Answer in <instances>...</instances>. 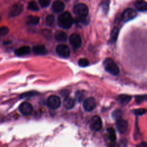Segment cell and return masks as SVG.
I'll return each mask as SVG.
<instances>
[{
	"mask_svg": "<svg viewBox=\"0 0 147 147\" xmlns=\"http://www.w3.org/2000/svg\"><path fill=\"white\" fill-rule=\"evenodd\" d=\"M103 66L105 70L113 75H116L119 72L118 67L111 59H106L103 62Z\"/></svg>",
	"mask_w": 147,
	"mask_h": 147,
	"instance_id": "obj_2",
	"label": "cell"
},
{
	"mask_svg": "<svg viewBox=\"0 0 147 147\" xmlns=\"http://www.w3.org/2000/svg\"><path fill=\"white\" fill-rule=\"evenodd\" d=\"M119 33V28L118 27H114V29H113L111 35H110V42L111 43H114L116 41L118 35Z\"/></svg>",
	"mask_w": 147,
	"mask_h": 147,
	"instance_id": "obj_20",
	"label": "cell"
},
{
	"mask_svg": "<svg viewBox=\"0 0 147 147\" xmlns=\"http://www.w3.org/2000/svg\"><path fill=\"white\" fill-rule=\"evenodd\" d=\"M65 7L64 3L63 2L60 1H56L53 2L52 9L53 11L56 13H59L61 12Z\"/></svg>",
	"mask_w": 147,
	"mask_h": 147,
	"instance_id": "obj_13",
	"label": "cell"
},
{
	"mask_svg": "<svg viewBox=\"0 0 147 147\" xmlns=\"http://www.w3.org/2000/svg\"><path fill=\"white\" fill-rule=\"evenodd\" d=\"M78 64L79 66L82 67H85L88 65L89 64V61L88 60L86 59V58H82L80 59L78 61Z\"/></svg>",
	"mask_w": 147,
	"mask_h": 147,
	"instance_id": "obj_26",
	"label": "cell"
},
{
	"mask_svg": "<svg viewBox=\"0 0 147 147\" xmlns=\"http://www.w3.org/2000/svg\"><path fill=\"white\" fill-rule=\"evenodd\" d=\"M133 112L136 115H141L145 114L146 112V109H143V108H142V109H138L134 110L133 111Z\"/></svg>",
	"mask_w": 147,
	"mask_h": 147,
	"instance_id": "obj_28",
	"label": "cell"
},
{
	"mask_svg": "<svg viewBox=\"0 0 147 147\" xmlns=\"http://www.w3.org/2000/svg\"><path fill=\"white\" fill-rule=\"evenodd\" d=\"M30 48L29 46H22L15 50V53L18 56H24L29 54Z\"/></svg>",
	"mask_w": 147,
	"mask_h": 147,
	"instance_id": "obj_15",
	"label": "cell"
},
{
	"mask_svg": "<svg viewBox=\"0 0 147 147\" xmlns=\"http://www.w3.org/2000/svg\"><path fill=\"white\" fill-rule=\"evenodd\" d=\"M116 126L119 133H124L126 132V131L127 129L128 124H127V122L126 120L123 119L121 118L118 119H117Z\"/></svg>",
	"mask_w": 147,
	"mask_h": 147,
	"instance_id": "obj_12",
	"label": "cell"
},
{
	"mask_svg": "<svg viewBox=\"0 0 147 147\" xmlns=\"http://www.w3.org/2000/svg\"><path fill=\"white\" fill-rule=\"evenodd\" d=\"M102 126V122L99 116H94L90 122V127L94 131L99 130Z\"/></svg>",
	"mask_w": 147,
	"mask_h": 147,
	"instance_id": "obj_7",
	"label": "cell"
},
{
	"mask_svg": "<svg viewBox=\"0 0 147 147\" xmlns=\"http://www.w3.org/2000/svg\"><path fill=\"white\" fill-rule=\"evenodd\" d=\"M55 21V17L52 14H49L46 17L45 22L47 25L51 26L53 24V22Z\"/></svg>",
	"mask_w": 147,
	"mask_h": 147,
	"instance_id": "obj_24",
	"label": "cell"
},
{
	"mask_svg": "<svg viewBox=\"0 0 147 147\" xmlns=\"http://www.w3.org/2000/svg\"><path fill=\"white\" fill-rule=\"evenodd\" d=\"M28 9L33 11H37L38 10V7L37 3L34 1H31L28 3Z\"/></svg>",
	"mask_w": 147,
	"mask_h": 147,
	"instance_id": "obj_25",
	"label": "cell"
},
{
	"mask_svg": "<svg viewBox=\"0 0 147 147\" xmlns=\"http://www.w3.org/2000/svg\"><path fill=\"white\" fill-rule=\"evenodd\" d=\"M37 93L35 91H30V92H27L24 94H22L20 95V98H29L35 95H36Z\"/></svg>",
	"mask_w": 147,
	"mask_h": 147,
	"instance_id": "obj_27",
	"label": "cell"
},
{
	"mask_svg": "<svg viewBox=\"0 0 147 147\" xmlns=\"http://www.w3.org/2000/svg\"><path fill=\"white\" fill-rule=\"evenodd\" d=\"M135 7L139 11H146L147 10V2L144 1H137L135 3Z\"/></svg>",
	"mask_w": 147,
	"mask_h": 147,
	"instance_id": "obj_18",
	"label": "cell"
},
{
	"mask_svg": "<svg viewBox=\"0 0 147 147\" xmlns=\"http://www.w3.org/2000/svg\"><path fill=\"white\" fill-rule=\"evenodd\" d=\"M137 147H147V142H143L140 144Z\"/></svg>",
	"mask_w": 147,
	"mask_h": 147,
	"instance_id": "obj_33",
	"label": "cell"
},
{
	"mask_svg": "<svg viewBox=\"0 0 147 147\" xmlns=\"http://www.w3.org/2000/svg\"><path fill=\"white\" fill-rule=\"evenodd\" d=\"M107 131H108L109 138H110V140L113 142L115 141V140L117 138V137H116V134H115V131L114 129L112 127H110L107 129Z\"/></svg>",
	"mask_w": 147,
	"mask_h": 147,
	"instance_id": "obj_23",
	"label": "cell"
},
{
	"mask_svg": "<svg viewBox=\"0 0 147 147\" xmlns=\"http://www.w3.org/2000/svg\"><path fill=\"white\" fill-rule=\"evenodd\" d=\"M56 52L60 56L64 58L68 57L71 53L69 48L64 44L58 45L56 48Z\"/></svg>",
	"mask_w": 147,
	"mask_h": 147,
	"instance_id": "obj_6",
	"label": "cell"
},
{
	"mask_svg": "<svg viewBox=\"0 0 147 147\" xmlns=\"http://www.w3.org/2000/svg\"><path fill=\"white\" fill-rule=\"evenodd\" d=\"M83 106L86 111H91L95 109L96 106V102L93 98H88L84 100Z\"/></svg>",
	"mask_w": 147,
	"mask_h": 147,
	"instance_id": "obj_11",
	"label": "cell"
},
{
	"mask_svg": "<svg viewBox=\"0 0 147 147\" xmlns=\"http://www.w3.org/2000/svg\"><path fill=\"white\" fill-rule=\"evenodd\" d=\"M38 2L41 6L42 7H46L48 6L50 3V1L49 0H40Z\"/></svg>",
	"mask_w": 147,
	"mask_h": 147,
	"instance_id": "obj_31",
	"label": "cell"
},
{
	"mask_svg": "<svg viewBox=\"0 0 147 147\" xmlns=\"http://www.w3.org/2000/svg\"><path fill=\"white\" fill-rule=\"evenodd\" d=\"M75 21L78 23H81L82 24L86 25L89 22V18L88 16H83V17L77 16L75 18Z\"/></svg>",
	"mask_w": 147,
	"mask_h": 147,
	"instance_id": "obj_22",
	"label": "cell"
},
{
	"mask_svg": "<svg viewBox=\"0 0 147 147\" xmlns=\"http://www.w3.org/2000/svg\"><path fill=\"white\" fill-rule=\"evenodd\" d=\"M69 42L74 49H78L82 45V38L80 36L76 34L73 33L69 37Z\"/></svg>",
	"mask_w": 147,
	"mask_h": 147,
	"instance_id": "obj_8",
	"label": "cell"
},
{
	"mask_svg": "<svg viewBox=\"0 0 147 147\" xmlns=\"http://www.w3.org/2000/svg\"><path fill=\"white\" fill-rule=\"evenodd\" d=\"M57 22L61 28L63 29H69L72 26L74 23V19L70 13L65 11L59 16Z\"/></svg>",
	"mask_w": 147,
	"mask_h": 147,
	"instance_id": "obj_1",
	"label": "cell"
},
{
	"mask_svg": "<svg viewBox=\"0 0 147 147\" xmlns=\"http://www.w3.org/2000/svg\"><path fill=\"white\" fill-rule=\"evenodd\" d=\"M55 38L59 42H65L67 41V35L63 31H57L55 34Z\"/></svg>",
	"mask_w": 147,
	"mask_h": 147,
	"instance_id": "obj_17",
	"label": "cell"
},
{
	"mask_svg": "<svg viewBox=\"0 0 147 147\" xmlns=\"http://www.w3.org/2000/svg\"><path fill=\"white\" fill-rule=\"evenodd\" d=\"M73 11L77 16H87L88 13V8L87 6L84 3H78L74 6Z\"/></svg>",
	"mask_w": 147,
	"mask_h": 147,
	"instance_id": "obj_3",
	"label": "cell"
},
{
	"mask_svg": "<svg viewBox=\"0 0 147 147\" xmlns=\"http://www.w3.org/2000/svg\"><path fill=\"white\" fill-rule=\"evenodd\" d=\"M137 16L136 11L132 8H127L125 9L122 14L121 20L123 22H127L133 20Z\"/></svg>",
	"mask_w": 147,
	"mask_h": 147,
	"instance_id": "obj_5",
	"label": "cell"
},
{
	"mask_svg": "<svg viewBox=\"0 0 147 147\" xmlns=\"http://www.w3.org/2000/svg\"><path fill=\"white\" fill-rule=\"evenodd\" d=\"M63 104L64 107L65 109H71L74 107V106L75 105V100L73 98L67 96L64 99Z\"/></svg>",
	"mask_w": 147,
	"mask_h": 147,
	"instance_id": "obj_16",
	"label": "cell"
},
{
	"mask_svg": "<svg viewBox=\"0 0 147 147\" xmlns=\"http://www.w3.org/2000/svg\"><path fill=\"white\" fill-rule=\"evenodd\" d=\"M40 21L38 17L34 16H29L26 18V23L28 25H37Z\"/></svg>",
	"mask_w": 147,
	"mask_h": 147,
	"instance_id": "obj_19",
	"label": "cell"
},
{
	"mask_svg": "<svg viewBox=\"0 0 147 147\" xmlns=\"http://www.w3.org/2000/svg\"><path fill=\"white\" fill-rule=\"evenodd\" d=\"M23 5L21 3H16L13 5L10 9L9 16L11 17L18 16L23 11Z\"/></svg>",
	"mask_w": 147,
	"mask_h": 147,
	"instance_id": "obj_10",
	"label": "cell"
},
{
	"mask_svg": "<svg viewBox=\"0 0 147 147\" xmlns=\"http://www.w3.org/2000/svg\"><path fill=\"white\" fill-rule=\"evenodd\" d=\"M19 110L23 115H28L32 113L33 107L30 103L27 102H25L20 105Z\"/></svg>",
	"mask_w": 147,
	"mask_h": 147,
	"instance_id": "obj_9",
	"label": "cell"
},
{
	"mask_svg": "<svg viewBox=\"0 0 147 147\" xmlns=\"http://www.w3.org/2000/svg\"><path fill=\"white\" fill-rule=\"evenodd\" d=\"M33 52L37 55H44L47 53V50L44 45H35L32 49Z\"/></svg>",
	"mask_w": 147,
	"mask_h": 147,
	"instance_id": "obj_14",
	"label": "cell"
},
{
	"mask_svg": "<svg viewBox=\"0 0 147 147\" xmlns=\"http://www.w3.org/2000/svg\"><path fill=\"white\" fill-rule=\"evenodd\" d=\"M112 147H119V146H118L117 144H114V145L112 146Z\"/></svg>",
	"mask_w": 147,
	"mask_h": 147,
	"instance_id": "obj_35",
	"label": "cell"
},
{
	"mask_svg": "<svg viewBox=\"0 0 147 147\" xmlns=\"http://www.w3.org/2000/svg\"><path fill=\"white\" fill-rule=\"evenodd\" d=\"M83 96H84V95H83V94L82 92H81V91H78V92H76V96L77 99L79 100V102H80V101L82 100V99L83 98Z\"/></svg>",
	"mask_w": 147,
	"mask_h": 147,
	"instance_id": "obj_32",
	"label": "cell"
},
{
	"mask_svg": "<svg viewBox=\"0 0 147 147\" xmlns=\"http://www.w3.org/2000/svg\"><path fill=\"white\" fill-rule=\"evenodd\" d=\"M9 32V29L6 26L0 27V36H6Z\"/></svg>",
	"mask_w": 147,
	"mask_h": 147,
	"instance_id": "obj_29",
	"label": "cell"
},
{
	"mask_svg": "<svg viewBox=\"0 0 147 147\" xmlns=\"http://www.w3.org/2000/svg\"><path fill=\"white\" fill-rule=\"evenodd\" d=\"M47 105L48 107L51 109H57L61 105V100L60 98L56 95H51L47 99Z\"/></svg>",
	"mask_w": 147,
	"mask_h": 147,
	"instance_id": "obj_4",
	"label": "cell"
},
{
	"mask_svg": "<svg viewBox=\"0 0 147 147\" xmlns=\"http://www.w3.org/2000/svg\"><path fill=\"white\" fill-rule=\"evenodd\" d=\"M142 98V100L143 99H145L147 100V95H144V96H141Z\"/></svg>",
	"mask_w": 147,
	"mask_h": 147,
	"instance_id": "obj_34",
	"label": "cell"
},
{
	"mask_svg": "<svg viewBox=\"0 0 147 147\" xmlns=\"http://www.w3.org/2000/svg\"><path fill=\"white\" fill-rule=\"evenodd\" d=\"M121 115H122V112L120 110H115L113 113V116L116 119H118L121 118Z\"/></svg>",
	"mask_w": 147,
	"mask_h": 147,
	"instance_id": "obj_30",
	"label": "cell"
},
{
	"mask_svg": "<svg viewBox=\"0 0 147 147\" xmlns=\"http://www.w3.org/2000/svg\"><path fill=\"white\" fill-rule=\"evenodd\" d=\"M131 99V97L127 95H121L118 98V102L123 105L127 104L129 102L130 99Z\"/></svg>",
	"mask_w": 147,
	"mask_h": 147,
	"instance_id": "obj_21",
	"label": "cell"
}]
</instances>
